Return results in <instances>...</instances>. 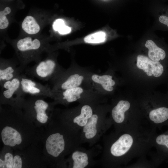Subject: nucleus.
<instances>
[{
  "instance_id": "obj_1",
  "label": "nucleus",
  "mask_w": 168,
  "mask_h": 168,
  "mask_svg": "<svg viewBox=\"0 0 168 168\" xmlns=\"http://www.w3.org/2000/svg\"><path fill=\"white\" fill-rule=\"evenodd\" d=\"M65 70L54 59L48 58L38 62L25 71L30 76L44 81H49L53 83Z\"/></svg>"
},
{
  "instance_id": "obj_2",
  "label": "nucleus",
  "mask_w": 168,
  "mask_h": 168,
  "mask_svg": "<svg viewBox=\"0 0 168 168\" xmlns=\"http://www.w3.org/2000/svg\"><path fill=\"white\" fill-rule=\"evenodd\" d=\"M20 75L0 84V97L2 102L10 101L12 103L15 100L18 106L23 103L21 96L24 95L21 88Z\"/></svg>"
},
{
  "instance_id": "obj_3",
  "label": "nucleus",
  "mask_w": 168,
  "mask_h": 168,
  "mask_svg": "<svg viewBox=\"0 0 168 168\" xmlns=\"http://www.w3.org/2000/svg\"><path fill=\"white\" fill-rule=\"evenodd\" d=\"M84 79V75L76 73L72 67L65 70L53 84V93L80 86Z\"/></svg>"
},
{
  "instance_id": "obj_4",
  "label": "nucleus",
  "mask_w": 168,
  "mask_h": 168,
  "mask_svg": "<svg viewBox=\"0 0 168 168\" xmlns=\"http://www.w3.org/2000/svg\"><path fill=\"white\" fill-rule=\"evenodd\" d=\"M21 86L23 94H28L35 96H43L54 98L52 88L37 82L21 73L20 75Z\"/></svg>"
},
{
  "instance_id": "obj_5",
  "label": "nucleus",
  "mask_w": 168,
  "mask_h": 168,
  "mask_svg": "<svg viewBox=\"0 0 168 168\" xmlns=\"http://www.w3.org/2000/svg\"><path fill=\"white\" fill-rule=\"evenodd\" d=\"M137 67L142 70L149 76L153 75L154 77H160L164 72L163 65L159 61H155L147 57L139 55L137 57Z\"/></svg>"
},
{
  "instance_id": "obj_6",
  "label": "nucleus",
  "mask_w": 168,
  "mask_h": 168,
  "mask_svg": "<svg viewBox=\"0 0 168 168\" xmlns=\"http://www.w3.org/2000/svg\"><path fill=\"white\" fill-rule=\"evenodd\" d=\"M65 146L64 136L58 132L49 135L46 142L47 152L54 157H58L63 152Z\"/></svg>"
},
{
  "instance_id": "obj_7",
  "label": "nucleus",
  "mask_w": 168,
  "mask_h": 168,
  "mask_svg": "<svg viewBox=\"0 0 168 168\" xmlns=\"http://www.w3.org/2000/svg\"><path fill=\"white\" fill-rule=\"evenodd\" d=\"M24 70L12 62L1 61L0 64V84L19 76Z\"/></svg>"
},
{
  "instance_id": "obj_8",
  "label": "nucleus",
  "mask_w": 168,
  "mask_h": 168,
  "mask_svg": "<svg viewBox=\"0 0 168 168\" xmlns=\"http://www.w3.org/2000/svg\"><path fill=\"white\" fill-rule=\"evenodd\" d=\"M101 122V117L99 112H94L82 128L84 138L87 140L94 139L99 133Z\"/></svg>"
},
{
  "instance_id": "obj_9",
  "label": "nucleus",
  "mask_w": 168,
  "mask_h": 168,
  "mask_svg": "<svg viewBox=\"0 0 168 168\" xmlns=\"http://www.w3.org/2000/svg\"><path fill=\"white\" fill-rule=\"evenodd\" d=\"M133 142V138L130 135L124 134L112 144L110 148V153L115 157L122 156L129 150Z\"/></svg>"
},
{
  "instance_id": "obj_10",
  "label": "nucleus",
  "mask_w": 168,
  "mask_h": 168,
  "mask_svg": "<svg viewBox=\"0 0 168 168\" xmlns=\"http://www.w3.org/2000/svg\"><path fill=\"white\" fill-rule=\"evenodd\" d=\"M83 87L78 86L54 93V98L60 102L71 103L81 99L85 93Z\"/></svg>"
},
{
  "instance_id": "obj_11",
  "label": "nucleus",
  "mask_w": 168,
  "mask_h": 168,
  "mask_svg": "<svg viewBox=\"0 0 168 168\" xmlns=\"http://www.w3.org/2000/svg\"><path fill=\"white\" fill-rule=\"evenodd\" d=\"M27 103L35 111L36 119L39 122L44 124L47 122L48 117L46 111L49 107L48 103L42 99L36 97L30 100Z\"/></svg>"
},
{
  "instance_id": "obj_12",
  "label": "nucleus",
  "mask_w": 168,
  "mask_h": 168,
  "mask_svg": "<svg viewBox=\"0 0 168 168\" xmlns=\"http://www.w3.org/2000/svg\"><path fill=\"white\" fill-rule=\"evenodd\" d=\"M2 140L5 145L10 147L20 144L22 138L20 134L12 127L6 126L1 132Z\"/></svg>"
},
{
  "instance_id": "obj_13",
  "label": "nucleus",
  "mask_w": 168,
  "mask_h": 168,
  "mask_svg": "<svg viewBox=\"0 0 168 168\" xmlns=\"http://www.w3.org/2000/svg\"><path fill=\"white\" fill-rule=\"evenodd\" d=\"M75 150L72 155L73 168H85L88 167L91 157L89 152L81 149Z\"/></svg>"
},
{
  "instance_id": "obj_14",
  "label": "nucleus",
  "mask_w": 168,
  "mask_h": 168,
  "mask_svg": "<svg viewBox=\"0 0 168 168\" xmlns=\"http://www.w3.org/2000/svg\"><path fill=\"white\" fill-rule=\"evenodd\" d=\"M94 113V110L91 105H84L81 108L79 114L73 118V123L77 127L82 128Z\"/></svg>"
},
{
  "instance_id": "obj_15",
  "label": "nucleus",
  "mask_w": 168,
  "mask_h": 168,
  "mask_svg": "<svg viewBox=\"0 0 168 168\" xmlns=\"http://www.w3.org/2000/svg\"><path fill=\"white\" fill-rule=\"evenodd\" d=\"M41 43L37 39L32 40L30 37H27L19 40L16 45L17 49L21 52L37 51L39 50Z\"/></svg>"
},
{
  "instance_id": "obj_16",
  "label": "nucleus",
  "mask_w": 168,
  "mask_h": 168,
  "mask_svg": "<svg viewBox=\"0 0 168 168\" xmlns=\"http://www.w3.org/2000/svg\"><path fill=\"white\" fill-rule=\"evenodd\" d=\"M130 107L129 102L125 100L119 101L112 109L111 115L114 120L117 123H122L124 119V113Z\"/></svg>"
},
{
  "instance_id": "obj_17",
  "label": "nucleus",
  "mask_w": 168,
  "mask_h": 168,
  "mask_svg": "<svg viewBox=\"0 0 168 168\" xmlns=\"http://www.w3.org/2000/svg\"><path fill=\"white\" fill-rule=\"evenodd\" d=\"M112 77L109 75H99L94 74L91 76V80L95 83L99 84L105 91H111L114 90L113 86L115 84L112 79Z\"/></svg>"
},
{
  "instance_id": "obj_18",
  "label": "nucleus",
  "mask_w": 168,
  "mask_h": 168,
  "mask_svg": "<svg viewBox=\"0 0 168 168\" xmlns=\"http://www.w3.org/2000/svg\"><path fill=\"white\" fill-rule=\"evenodd\" d=\"M145 46L148 49V56L151 60L155 61H159L165 58L166 54L165 51L157 46L152 40H147Z\"/></svg>"
},
{
  "instance_id": "obj_19",
  "label": "nucleus",
  "mask_w": 168,
  "mask_h": 168,
  "mask_svg": "<svg viewBox=\"0 0 168 168\" xmlns=\"http://www.w3.org/2000/svg\"><path fill=\"white\" fill-rule=\"evenodd\" d=\"M150 120L156 124H161L168 120V108L162 106L151 111L149 114Z\"/></svg>"
},
{
  "instance_id": "obj_20",
  "label": "nucleus",
  "mask_w": 168,
  "mask_h": 168,
  "mask_svg": "<svg viewBox=\"0 0 168 168\" xmlns=\"http://www.w3.org/2000/svg\"><path fill=\"white\" fill-rule=\"evenodd\" d=\"M23 30L29 34H35L40 30V27L34 17L27 16L24 20L21 25Z\"/></svg>"
},
{
  "instance_id": "obj_21",
  "label": "nucleus",
  "mask_w": 168,
  "mask_h": 168,
  "mask_svg": "<svg viewBox=\"0 0 168 168\" xmlns=\"http://www.w3.org/2000/svg\"><path fill=\"white\" fill-rule=\"evenodd\" d=\"M105 37V33L103 31H100L87 35L84 38V40L87 43H99L104 42Z\"/></svg>"
},
{
  "instance_id": "obj_22",
  "label": "nucleus",
  "mask_w": 168,
  "mask_h": 168,
  "mask_svg": "<svg viewBox=\"0 0 168 168\" xmlns=\"http://www.w3.org/2000/svg\"><path fill=\"white\" fill-rule=\"evenodd\" d=\"M156 143L164 147L168 151V134H162L158 136L156 139Z\"/></svg>"
},
{
  "instance_id": "obj_23",
  "label": "nucleus",
  "mask_w": 168,
  "mask_h": 168,
  "mask_svg": "<svg viewBox=\"0 0 168 168\" xmlns=\"http://www.w3.org/2000/svg\"><path fill=\"white\" fill-rule=\"evenodd\" d=\"M7 13L4 10L0 12V28L3 29L6 28L9 24L8 21L6 16Z\"/></svg>"
},
{
  "instance_id": "obj_24",
  "label": "nucleus",
  "mask_w": 168,
  "mask_h": 168,
  "mask_svg": "<svg viewBox=\"0 0 168 168\" xmlns=\"http://www.w3.org/2000/svg\"><path fill=\"white\" fill-rule=\"evenodd\" d=\"M4 161L5 168H13V157L12 154L10 153H7L5 155Z\"/></svg>"
},
{
  "instance_id": "obj_25",
  "label": "nucleus",
  "mask_w": 168,
  "mask_h": 168,
  "mask_svg": "<svg viewBox=\"0 0 168 168\" xmlns=\"http://www.w3.org/2000/svg\"><path fill=\"white\" fill-rule=\"evenodd\" d=\"M64 25V22L63 20L60 19H57L54 22L53 27L54 30L58 31L59 29Z\"/></svg>"
},
{
  "instance_id": "obj_26",
  "label": "nucleus",
  "mask_w": 168,
  "mask_h": 168,
  "mask_svg": "<svg viewBox=\"0 0 168 168\" xmlns=\"http://www.w3.org/2000/svg\"><path fill=\"white\" fill-rule=\"evenodd\" d=\"M22 166V162L21 157L18 155L15 156L13 158V168H21Z\"/></svg>"
},
{
  "instance_id": "obj_27",
  "label": "nucleus",
  "mask_w": 168,
  "mask_h": 168,
  "mask_svg": "<svg viewBox=\"0 0 168 168\" xmlns=\"http://www.w3.org/2000/svg\"><path fill=\"white\" fill-rule=\"evenodd\" d=\"M71 30L70 27L64 25L59 29L58 32L60 34L65 35L70 33Z\"/></svg>"
},
{
  "instance_id": "obj_28",
  "label": "nucleus",
  "mask_w": 168,
  "mask_h": 168,
  "mask_svg": "<svg viewBox=\"0 0 168 168\" xmlns=\"http://www.w3.org/2000/svg\"><path fill=\"white\" fill-rule=\"evenodd\" d=\"M159 20L160 22L166 25L168 27V17L163 15L161 16Z\"/></svg>"
},
{
  "instance_id": "obj_29",
  "label": "nucleus",
  "mask_w": 168,
  "mask_h": 168,
  "mask_svg": "<svg viewBox=\"0 0 168 168\" xmlns=\"http://www.w3.org/2000/svg\"><path fill=\"white\" fill-rule=\"evenodd\" d=\"M0 168H4L5 165L4 163V161L2 160L1 159H0Z\"/></svg>"
}]
</instances>
